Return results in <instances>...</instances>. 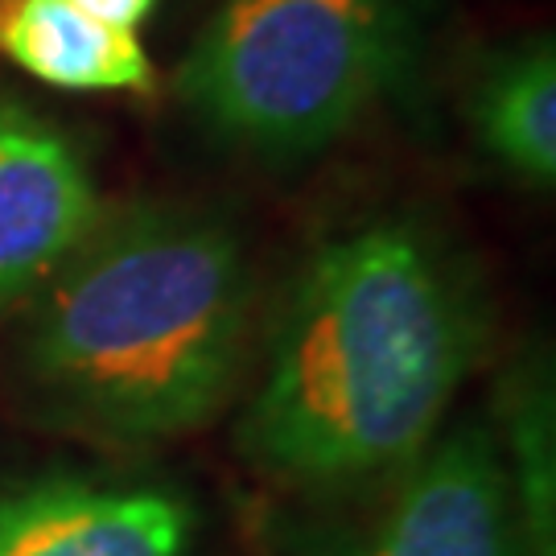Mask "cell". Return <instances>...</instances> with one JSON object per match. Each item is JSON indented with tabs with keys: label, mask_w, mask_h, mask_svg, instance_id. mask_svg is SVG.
Masks as SVG:
<instances>
[{
	"label": "cell",
	"mask_w": 556,
	"mask_h": 556,
	"mask_svg": "<svg viewBox=\"0 0 556 556\" xmlns=\"http://www.w3.org/2000/svg\"><path fill=\"white\" fill-rule=\"evenodd\" d=\"M425 0H223L178 66L181 108L260 157L346 137L408 71Z\"/></svg>",
	"instance_id": "3957f363"
},
{
	"label": "cell",
	"mask_w": 556,
	"mask_h": 556,
	"mask_svg": "<svg viewBox=\"0 0 556 556\" xmlns=\"http://www.w3.org/2000/svg\"><path fill=\"white\" fill-rule=\"evenodd\" d=\"M486 346L475 273L420 219H379L305 264L239 420V450L301 486L417 462Z\"/></svg>",
	"instance_id": "6da1fadb"
},
{
	"label": "cell",
	"mask_w": 556,
	"mask_h": 556,
	"mask_svg": "<svg viewBox=\"0 0 556 556\" xmlns=\"http://www.w3.org/2000/svg\"><path fill=\"white\" fill-rule=\"evenodd\" d=\"M194 519L153 482L50 475L0 491V556H190Z\"/></svg>",
	"instance_id": "8992f818"
},
{
	"label": "cell",
	"mask_w": 556,
	"mask_h": 556,
	"mask_svg": "<svg viewBox=\"0 0 556 556\" xmlns=\"http://www.w3.org/2000/svg\"><path fill=\"white\" fill-rule=\"evenodd\" d=\"M256 280L236 227L190 202L103 206L29 298L21 379L108 441L190 433L231 400Z\"/></svg>",
	"instance_id": "7a4b0ae2"
},
{
	"label": "cell",
	"mask_w": 556,
	"mask_h": 556,
	"mask_svg": "<svg viewBox=\"0 0 556 556\" xmlns=\"http://www.w3.org/2000/svg\"><path fill=\"white\" fill-rule=\"evenodd\" d=\"M0 59L62 91H149L153 62L137 34L75 0H0Z\"/></svg>",
	"instance_id": "52a82bcc"
},
{
	"label": "cell",
	"mask_w": 556,
	"mask_h": 556,
	"mask_svg": "<svg viewBox=\"0 0 556 556\" xmlns=\"http://www.w3.org/2000/svg\"><path fill=\"white\" fill-rule=\"evenodd\" d=\"M470 124L482 153L528 186L556 181V46L532 38L498 54L470 96Z\"/></svg>",
	"instance_id": "ba28073f"
},
{
	"label": "cell",
	"mask_w": 556,
	"mask_h": 556,
	"mask_svg": "<svg viewBox=\"0 0 556 556\" xmlns=\"http://www.w3.org/2000/svg\"><path fill=\"white\" fill-rule=\"evenodd\" d=\"M358 556H536L495 438L482 425H462L429 445Z\"/></svg>",
	"instance_id": "277c9868"
},
{
	"label": "cell",
	"mask_w": 556,
	"mask_h": 556,
	"mask_svg": "<svg viewBox=\"0 0 556 556\" xmlns=\"http://www.w3.org/2000/svg\"><path fill=\"white\" fill-rule=\"evenodd\" d=\"M100 215V186L75 140L0 96V305L34 298Z\"/></svg>",
	"instance_id": "5b68a950"
},
{
	"label": "cell",
	"mask_w": 556,
	"mask_h": 556,
	"mask_svg": "<svg viewBox=\"0 0 556 556\" xmlns=\"http://www.w3.org/2000/svg\"><path fill=\"white\" fill-rule=\"evenodd\" d=\"M75 4L96 21H103V25H112V29L137 34V25L153 13L157 0H75Z\"/></svg>",
	"instance_id": "9c48e42d"
}]
</instances>
